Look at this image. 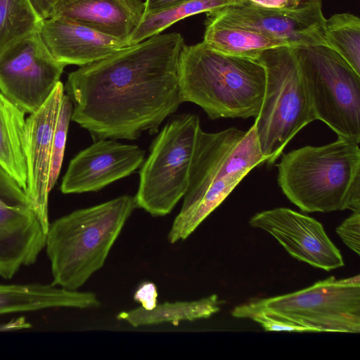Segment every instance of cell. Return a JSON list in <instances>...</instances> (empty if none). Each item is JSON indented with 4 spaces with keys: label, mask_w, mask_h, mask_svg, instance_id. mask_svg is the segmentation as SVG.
<instances>
[{
    "label": "cell",
    "mask_w": 360,
    "mask_h": 360,
    "mask_svg": "<svg viewBox=\"0 0 360 360\" xmlns=\"http://www.w3.org/2000/svg\"><path fill=\"white\" fill-rule=\"evenodd\" d=\"M184 37L157 34L70 72L64 87L71 120L94 140L156 133L184 103L179 84Z\"/></svg>",
    "instance_id": "6da1fadb"
},
{
    "label": "cell",
    "mask_w": 360,
    "mask_h": 360,
    "mask_svg": "<svg viewBox=\"0 0 360 360\" xmlns=\"http://www.w3.org/2000/svg\"><path fill=\"white\" fill-rule=\"evenodd\" d=\"M265 162L253 124L248 131L230 127L200 129L183 204L168 233L174 244L184 240L255 167Z\"/></svg>",
    "instance_id": "7a4b0ae2"
},
{
    "label": "cell",
    "mask_w": 360,
    "mask_h": 360,
    "mask_svg": "<svg viewBox=\"0 0 360 360\" xmlns=\"http://www.w3.org/2000/svg\"><path fill=\"white\" fill-rule=\"evenodd\" d=\"M179 84L184 102L200 106L212 120L255 118L264 94L266 70L258 59L224 54L202 41L182 47Z\"/></svg>",
    "instance_id": "3957f363"
},
{
    "label": "cell",
    "mask_w": 360,
    "mask_h": 360,
    "mask_svg": "<svg viewBox=\"0 0 360 360\" xmlns=\"http://www.w3.org/2000/svg\"><path fill=\"white\" fill-rule=\"evenodd\" d=\"M135 208L134 196L124 195L49 223L45 249L52 283L71 290L82 287L103 266Z\"/></svg>",
    "instance_id": "277c9868"
},
{
    "label": "cell",
    "mask_w": 360,
    "mask_h": 360,
    "mask_svg": "<svg viewBox=\"0 0 360 360\" xmlns=\"http://www.w3.org/2000/svg\"><path fill=\"white\" fill-rule=\"evenodd\" d=\"M359 144L338 137L283 154L276 165L283 194L305 212L360 210Z\"/></svg>",
    "instance_id": "5b68a950"
},
{
    "label": "cell",
    "mask_w": 360,
    "mask_h": 360,
    "mask_svg": "<svg viewBox=\"0 0 360 360\" xmlns=\"http://www.w3.org/2000/svg\"><path fill=\"white\" fill-rule=\"evenodd\" d=\"M266 70V84L255 125L265 162L273 164L303 127L316 120L295 48L281 46L258 58Z\"/></svg>",
    "instance_id": "8992f818"
},
{
    "label": "cell",
    "mask_w": 360,
    "mask_h": 360,
    "mask_svg": "<svg viewBox=\"0 0 360 360\" xmlns=\"http://www.w3.org/2000/svg\"><path fill=\"white\" fill-rule=\"evenodd\" d=\"M263 313L311 332H360V276H330L291 293L256 300L236 307L233 317Z\"/></svg>",
    "instance_id": "52a82bcc"
},
{
    "label": "cell",
    "mask_w": 360,
    "mask_h": 360,
    "mask_svg": "<svg viewBox=\"0 0 360 360\" xmlns=\"http://www.w3.org/2000/svg\"><path fill=\"white\" fill-rule=\"evenodd\" d=\"M200 127L198 115H179L169 120L153 140L140 170L136 207L163 217L184 197Z\"/></svg>",
    "instance_id": "ba28073f"
},
{
    "label": "cell",
    "mask_w": 360,
    "mask_h": 360,
    "mask_svg": "<svg viewBox=\"0 0 360 360\" xmlns=\"http://www.w3.org/2000/svg\"><path fill=\"white\" fill-rule=\"evenodd\" d=\"M295 50L316 120L359 143L360 75L326 45Z\"/></svg>",
    "instance_id": "9c48e42d"
},
{
    "label": "cell",
    "mask_w": 360,
    "mask_h": 360,
    "mask_svg": "<svg viewBox=\"0 0 360 360\" xmlns=\"http://www.w3.org/2000/svg\"><path fill=\"white\" fill-rule=\"evenodd\" d=\"M65 66L51 54L39 31L33 32L0 55V92L32 113L49 98Z\"/></svg>",
    "instance_id": "30bf717a"
},
{
    "label": "cell",
    "mask_w": 360,
    "mask_h": 360,
    "mask_svg": "<svg viewBox=\"0 0 360 360\" xmlns=\"http://www.w3.org/2000/svg\"><path fill=\"white\" fill-rule=\"evenodd\" d=\"M48 228L25 191L0 167V277L11 279L35 264L45 249Z\"/></svg>",
    "instance_id": "8fae6325"
},
{
    "label": "cell",
    "mask_w": 360,
    "mask_h": 360,
    "mask_svg": "<svg viewBox=\"0 0 360 360\" xmlns=\"http://www.w3.org/2000/svg\"><path fill=\"white\" fill-rule=\"evenodd\" d=\"M208 20L263 33L292 48L326 45L321 0L271 9L240 3L207 13Z\"/></svg>",
    "instance_id": "7c38bea8"
},
{
    "label": "cell",
    "mask_w": 360,
    "mask_h": 360,
    "mask_svg": "<svg viewBox=\"0 0 360 360\" xmlns=\"http://www.w3.org/2000/svg\"><path fill=\"white\" fill-rule=\"evenodd\" d=\"M249 223L271 234L292 257L314 267L329 271L345 265L340 251L313 217L276 207L255 214Z\"/></svg>",
    "instance_id": "4fadbf2b"
},
{
    "label": "cell",
    "mask_w": 360,
    "mask_h": 360,
    "mask_svg": "<svg viewBox=\"0 0 360 360\" xmlns=\"http://www.w3.org/2000/svg\"><path fill=\"white\" fill-rule=\"evenodd\" d=\"M145 151L136 145L101 139L70 162L60 191L64 194L95 192L141 167Z\"/></svg>",
    "instance_id": "5bb4252c"
},
{
    "label": "cell",
    "mask_w": 360,
    "mask_h": 360,
    "mask_svg": "<svg viewBox=\"0 0 360 360\" xmlns=\"http://www.w3.org/2000/svg\"><path fill=\"white\" fill-rule=\"evenodd\" d=\"M60 81L43 105L25 120V154L27 167L25 190L35 212L46 225L52 140L64 96Z\"/></svg>",
    "instance_id": "9a60e30c"
},
{
    "label": "cell",
    "mask_w": 360,
    "mask_h": 360,
    "mask_svg": "<svg viewBox=\"0 0 360 360\" xmlns=\"http://www.w3.org/2000/svg\"><path fill=\"white\" fill-rule=\"evenodd\" d=\"M39 34L53 57L65 65H88L128 46L124 40L61 16L43 20Z\"/></svg>",
    "instance_id": "2e32d148"
},
{
    "label": "cell",
    "mask_w": 360,
    "mask_h": 360,
    "mask_svg": "<svg viewBox=\"0 0 360 360\" xmlns=\"http://www.w3.org/2000/svg\"><path fill=\"white\" fill-rule=\"evenodd\" d=\"M144 9L141 0H62L53 16L68 18L127 42L141 20Z\"/></svg>",
    "instance_id": "e0dca14e"
},
{
    "label": "cell",
    "mask_w": 360,
    "mask_h": 360,
    "mask_svg": "<svg viewBox=\"0 0 360 360\" xmlns=\"http://www.w3.org/2000/svg\"><path fill=\"white\" fill-rule=\"evenodd\" d=\"M101 304L93 292L68 290L51 283H0V316L55 308L86 309Z\"/></svg>",
    "instance_id": "ac0fdd59"
},
{
    "label": "cell",
    "mask_w": 360,
    "mask_h": 360,
    "mask_svg": "<svg viewBox=\"0 0 360 360\" xmlns=\"http://www.w3.org/2000/svg\"><path fill=\"white\" fill-rule=\"evenodd\" d=\"M25 115L0 92V167L25 191Z\"/></svg>",
    "instance_id": "d6986e66"
},
{
    "label": "cell",
    "mask_w": 360,
    "mask_h": 360,
    "mask_svg": "<svg viewBox=\"0 0 360 360\" xmlns=\"http://www.w3.org/2000/svg\"><path fill=\"white\" fill-rule=\"evenodd\" d=\"M217 295L193 301L166 302L157 304L150 310L142 307L120 312L117 319L123 320L133 327L170 323L174 326L181 321H193L207 319L220 310Z\"/></svg>",
    "instance_id": "ffe728a7"
},
{
    "label": "cell",
    "mask_w": 360,
    "mask_h": 360,
    "mask_svg": "<svg viewBox=\"0 0 360 360\" xmlns=\"http://www.w3.org/2000/svg\"><path fill=\"white\" fill-rule=\"evenodd\" d=\"M204 41L211 49L227 55L258 59L269 49L284 46L262 32L206 20Z\"/></svg>",
    "instance_id": "44dd1931"
},
{
    "label": "cell",
    "mask_w": 360,
    "mask_h": 360,
    "mask_svg": "<svg viewBox=\"0 0 360 360\" xmlns=\"http://www.w3.org/2000/svg\"><path fill=\"white\" fill-rule=\"evenodd\" d=\"M241 2L242 0H190L158 13L143 14L137 27L128 38L127 45H134L159 34L174 23L187 17L201 13H207Z\"/></svg>",
    "instance_id": "7402d4cb"
},
{
    "label": "cell",
    "mask_w": 360,
    "mask_h": 360,
    "mask_svg": "<svg viewBox=\"0 0 360 360\" xmlns=\"http://www.w3.org/2000/svg\"><path fill=\"white\" fill-rule=\"evenodd\" d=\"M326 46L360 75V19L349 13H335L325 22Z\"/></svg>",
    "instance_id": "603a6c76"
},
{
    "label": "cell",
    "mask_w": 360,
    "mask_h": 360,
    "mask_svg": "<svg viewBox=\"0 0 360 360\" xmlns=\"http://www.w3.org/2000/svg\"><path fill=\"white\" fill-rule=\"evenodd\" d=\"M41 22L29 0H0V55L15 43L39 31Z\"/></svg>",
    "instance_id": "cb8c5ba5"
},
{
    "label": "cell",
    "mask_w": 360,
    "mask_h": 360,
    "mask_svg": "<svg viewBox=\"0 0 360 360\" xmlns=\"http://www.w3.org/2000/svg\"><path fill=\"white\" fill-rule=\"evenodd\" d=\"M72 113V103L69 97L64 94L52 140L49 182V191L53 188L60 172Z\"/></svg>",
    "instance_id": "d4e9b609"
},
{
    "label": "cell",
    "mask_w": 360,
    "mask_h": 360,
    "mask_svg": "<svg viewBox=\"0 0 360 360\" xmlns=\"http://www.w3.org/2000/svg\"><path fill=\"white\" fill-rule=\"evenodd\" d=\"M336 232L345 244L358 255L360 253V210L353 211L337 229Z\"/></svg>",
    "instance_id": "484cf974"
},
{
    "label": "cell",
    "mask_w": 360,
    "mask_h": 360,
    "mask_svg": "<svg viewBox=\"0 0 360 360\" xmlns=\"http://www.w3.org/2000/svg\"><path fill=\"white\" fill-rule=\"evenodd\" d=\"M249 319L258 323L266 331L311 332L307 327L263 313L252 314Z\"/></svg>",
    "instance_id": "4316f807"
},
{
    "label": "cell",
    "mask_w": 360,
    "mask_h": 360,
    "mask_svg": "<svg viewBox=\"0 0 360 360\" xmlns=\"http://www.w3.org/2000/svg\"><path fill=\"white\" fill-rule=\"evenodd\" d=\"M158 290L155 283L152 282H143L136 290L134 299L141 304V307L147 310H150L157 304Z\"/></svg>",
    "instance_id": "83f0119b"
},
{
    "label": "cell",
    "mask_w": 360,
    "mask_h": 360,
    "mask_svg": "<svg viewBox=\"0 0 360 360\" xmlns=\"http://www.w3.org/2000/svg\"><path fill=\"white\" fill-rule=\"evenodd\" d=\"M62 0H29L37 15L43 20L54 15L55 11Z\"/></svg>",
    "instance_id": "f1b7e54d"
},
{
    "label": "cell",
    "mask_w": 360,
    "mask_h": 360,
    "mask_svg": "<svg viewBox=\"0 0 360 360\" xmlns=\"http://www.w3.org/2000/svg\"><path fill=\"white\" fill-rule=\"evenodd\" d=\"M190 0H146L144 2V13H155L184 4Z\"/></svg>",
    "instance_id": "f546056e"
},
{
    "label": "cell",
    "mask_w": 360,
    "mask_h": 360,
    "mask_svg": "<svg viewBox=\"0 0 360 360\" xmlns=\"http://www.w3.org/2000/svg\"><path fill=\"white\" fill-rule=\"evenodd\" d=\"M241 3L248 4L255 7L271 9L295 8L298 6L290 0H242Z\"/></svg>",
    "instance_id": "4dcf8cb0"
},
{
    "label": "cell",
    "mask_w": 360,
    "mask_h": 360,
    "mask_svg": "<svg viewBox=\"0 0 360 360\" xmlns=\"http://www.w3.org/2000/svg\"><path fill=\"white\" fill-rule=\"evenodd\" d=\"M290 1H291L295 5H299L300 4V2H301V0H290Z\"/></svg>",
    "instance_id": "1f68e13d"
}]
</instances>
